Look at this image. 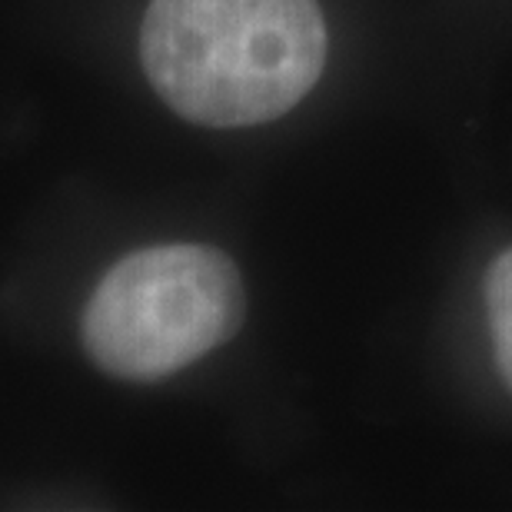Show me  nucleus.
I'll return each mask as SVG.
<instances>
[{"label":"nucleus","instance_id":"1","mask_svg":"<svg viewBox=\"0 0 512 512\" xmlns=\"http://www.w3.org/2000/svg\"><path fill=\"white\" fill-rule=\"evenodd\" d=\"M140 57L170 110L203 127L283 117L326 67L316 0H150Z\"/></svg>","mask_w":512,"mask_h":512},{"label":"nucleus","instance_id":"2","mask_svg":"<svg viewBox=\"0 0 512 512\" xmlns=\"http://www.w3.org/2000/svg\"><path fill=\"white\" fill-rule=\"evenodd\" d=\"M243 313V280L227 253L163 243L110 266L87 303L84 346L104 373L157 383L227 343Z\"/></svg>","mask_w":512,"mask_h":512},{"label":"nucleus","instance_id":"3","mask_svg":"<svg viewBox=\"0 0 512 512\" xmlns=\"http://www.w3.org/2000/svg\"><path fill=\"white\" fill-rule=\"evenodd\" d=\"M486 316L493 333L496 366L512 389V247L493 260L486 273Z\"/></svg>","mask_w":512,"mask_h":512}]
</instances>
